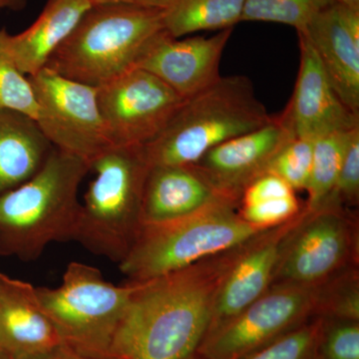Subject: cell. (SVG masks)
Segmentation results:
<instances>
[{
  "instance_id": "obj_1",
  "label": "cell",
  "mask_w": 359,
  "mask_h": 359,
  "mask_svg": "<svg viewBox=\"0 0 359 359\" xmlns=\"http://www.w3.org/2000/svg\"><path fill=\"white\" fill-rule=\"evenodd\" d=\"M245 244L147 282L131 283L134 292L108 359L193 355L209 332L219 285Z\"/></svg>"
},
{
  "instance_id": "obj_2",
  "label": "cell",
  "mask_w": 359,
  "mask_h": 359,
  "mask_svg": "<svg viewBox=\"0 0 359 359\" xmlns=\"http://www.w3.org/2000/svg\"><path fill=\"white\" fill-rule=\"evenodd\" d=\"M90 171L87 161L54 148L39 173L0 196V257L34 261L51 243L73 241Z\"/></svg>"
},
{
  "instance_id": "obj_3",
  "label": "cell",
  "mask_w": 359,
  "mask_h": 359,
  "mask_svg": "<svg viewBox=\"0 0 359 359\" xmlns=\"http://www.w3.org/2000/svg\"><path fill=\"white\" fill-rule=\"evenodd\" d=\"M244 75L221 76L187 98L159 135L143 146L150 167L193 165L211 149L271 121Z\"/></svg>"
},
{
  "instance_id": "obj_4",
  "label": "cell",
  "mask_w": 359,
  "mask_h": 359,
  "mask_svg": "<svg viewBox=\"0 0 359 359\" xmlns=\"http://www.w3.org/2000/svg\"><path fill=\"white\" fill-rule=\"evenodd\" d=\"M165 11L130 4H94L45 68L61 76L100 87L133 69L158 33Z\"/></svg>"
},
{
  "instance_id": "obj_5",
  "label": "cell",
  "mask_w": 359,
  "mask_h": 359,
  "mask_svg": "<svg viewBox=\"0 0 359 359\" xmlns=\"http://www.w3.org/2000/svg\"><path fill=\"white\" fill-rule=\"evenodd\" d=\"M150 169L143 146H110L91 163L90 182L73 241L119 264L138 238Z\"/></svg>"
},
{
  "instance_id": "obj_6",
  "label": "cell",
  "mask_w": 359,
  "mask_h": 359,
  "mask_svg": "<svg viewBox=\"0 0 359 359\" xmlns=\"http://www.w3.org/2000/svg\"><path fill=\"white\" fill-rule=\"evenodd\" d=\"M264 231L247 223L233 204L169 223L144 224L120 271L128 283L147 282L245 244Z\"/></svg>"
},
{
  "instance_id": "obj_7",
  "label": "cell",
  "mask_w": 359,
  "mask_h": 359,
  "mask_svg": "<svg viewBox=\"0 0 359 359\" xmlns=\"http://www.w3.org/2000/svg\"><path fill=\"white\" fill-rule=\"evenodd\" d=\"M134 292L133 283L113 285L98 269L72 262L56 289L36 287L37 297L63 346L92 358L108 353Z\"/></svg>"
},
{
  "instance_id": "obj_8",
  "label": "cell",
  "mask_w": 359,
  "mask_h": 359,
  "mask_svg": "<svg viewBox=\"0 0 359 359\" xmlns=\"http://www.w3.org/2000/svg\"><path fill=\"white\" fill-rule=\"evenodd\" d=\"M359 266L358 214L339 205L304 207L283 240L271 285H320Z\"/></svg>"
},
{
  "instance_id": "obj_9",
  "label": "cell",
  "mask_w": 359,
  "mask_h": 359,
  "mask_svg": "<svg viewBox=\"0 0 359 359\" xmlns=\"http://www.w3.org/2000/svg\"><path fill=\"white\" fill-rule=\"evenodd\" d=\"M320 285H276L208 334L196 351L204 359H243L318 316Z\"/></svg>"
},
{
  "instance_id": "obj_10",
  "label": "cell",
  "mask_w": 359,
  "mask_h": 359,
  "mask_svg": "<svg viewBox=\"0 0 359 359\" xmlns=\"http://www.w3.org/2000/svg\"><path fill=\"white\" fill-rule=\"evenodd\" d=\"M39 114L35 121L57 150L91 164L111 145L97 100V88L43 68L29 76Z\"/></svg>"
},
{
  "instance_id": "obj_11",
  "label": "cell",
  "mask_w": 359,
  "mask_h": 359,
  "mask_svg": "<svg viewBox=\"0 0 359 359\" xmlns=\"http://www.w3.org/2000/svg\"><path fill=\"white\" fill-rule=\"evenodd\" d=\"M112 146H145L166 127L185 99L148 71L133 68L97 87Z\"/></svg>"
},
{
  "instance_id": "obj_12",
  "label": "cell",
  "mask_w": 359,
  "mask_h": 359,
  "mask_svg": "<svg viewBox=\"0 0 359 359\" xmlns=\"http://www.w3.org/2000/svg\"><path fill=\"white\" fill-rule=\"evenodd\" d=\"M233 29L185 39H175L162 30L149 43L135 68L155 75L182 98H190L221 78V59Z\"/></svg>"
},
{
  "instance_id": "obj_13",
  "label": "cell",
  "mask_w": 359,
  "mask_h": 359,
  "mask_svg": "<svg viewBox=\"0 0 359 359\" xmlns=\"http://www.w3.org/2000/svg\"><path fill=\"white\" fill-rule=\"evenodd\" d=\"M294 135L282 114L271 121L211 149L196 167L226 197L240 204L245 187L266 174L269 163Z\"/></svg>"
},
{
  "instance_id": "obj_14",
  "label": "cell",
  "mask_w": 359,
  "mask_h": 359,
  "mask_svg": "<svg viewBox=\"0 0 359 359\" xmlns=\"http://www.w3.org/2000/svg\"><path fill=\"white\" fill-rule=\"evenodd\" d=\"M299 68L294 93L282 113L294 138L316 140L359 126V115L342 102L311 45L299 34Z\"/></svg>"
},
{
  "instance_id": "obj_15",
  "label": "cell",
  "mask_w": 359,
  "mask_h": 359,
  "mask_svg": "<svg viewBox=\"0 0 359 359\" xmlns=\"http://www.w3.org/2000/svg\"><path fill=\"white\" fill-rule=\"evenodd\" d=\"M302 212L287 223L257 233L243 245L217 292L207 335L233 320L269 289L283 240Z\"/></svg>"
},
{
  "instance_id": "obj_16",
  "label": "cell",
  "mask_w": 359,
  "mask_h": 359,
  "mask_svg": "<svg viewBox=\"0 0 359 359\" xmlns=\"http://www.w3.org/2000/svg\"><path fill=\"white\" fill-rule=\"evenodd\" d=\"M297 33L316 51L342 102L359 115V9L334 2Z\"/></svg>"
},
{
  "instance_id": "obj_17",
  "label": "cell",
  "mask_w": 359,
  "mask_h": 359,
  "mask_svg": "<svg viewBox=\"0 0 359 359\" xmlns=\"http://www.w3.org/2000/svg\"><path fill=\"white\" fill-rule=\"evenodd\" d=\"M222 204L240 207L217 190L195 165L153 166L144 186L142 224L169 223Z\"/></svg>"
},
{
  "instance_id": "obj_18",
  "label": "cell",
  "mask_w": 359,
  "mask_h": 359,
  "mask_svg": "<svg viewBox=\"0 0 359 359\" xmlns=\"http://www.w3.org/2000/svg\"><path fill=\"white\" fill-rule=\"evenodd\" d=\"M62 346L36 287L0 273V351L11 359L27 358Z\"/></svg>"
},
{
  "instance_id": "obj_19",
  "label": "cell",
  "mask_w": 359,
  "mask_h": 359,
  "mask_svg": "<svg viewBox=\"0 0 359 359\" xmlns=\"http://www.w3.org/2000/svg\"><path fill=\"white\" fill-rule=\"evenodd\" d=\"M92 6L90 0H47L39 18L25 32L11 35L4 28V46L18 69L28 77L43 69Z\"/></svg>"
},
{
  "instance_id": "obj_20",
  "label": "cell",
  "mask_w": 359,
  "mask_h": 359,
  "mask_svg": "<svg viewBox=\"0 0 359 359\" xmlns=\"http://www.w3.org/2000/svg\"><path fill=\"white\" fill-rule=\"evenodd\" d=\"M53 149L34 119L0 110V196L39 173Z\"/></svg>"
},
{
  "instance_id": "obj_21",
  "label": "cell",
  "mask_w": 359,
  "mask_h": 359,
  "mask_svg": "<svg viewBox=\"0 0 359 359\" xmlns=\"http://www.w3.org/2000/svg\"><path fill=\"white\" fill-rule=\"evenodd\" d=\"M245 0H176L165 11V29L175 39L233 28L242 22Z\"/></svg>"
},
{
  "instance_id": "obj_22",
  "label": "cell",
  "mask_w": 359,
  "mask_h": 359,
  "mask_svg": "<svg viewBox=\"0 0 359 359\" xmlns=\"http://www.w3.org/2000/svg\"><path fill=\"white\" fill-rule=\"evenodd\" d=\"M356 127L349 131L335 132L314 140L313 168L304 207L309 211L320 208L337 183L349 141Z\"/></svg>"
},
{
  "instance_id": "obj_23",
  "label": "cell",
  "mask_w": 359,
  "mask_h": 359,
  "mask_svg": "<svg viewBox=\"0 0 359 359\" xmlns=\"http://www.w3.org/2000/svg\"><path fill=\"white\" fill-rule=\"evenodd\" d=\"M335 0H245L242 21H263L292 26L302 32L316 14Z\"/></svg>"
},
{
  "instance_id": "obj_24",
  "label": "cell",
  "mask_w": 359,
  "mask_h": 359,
  "mask_svg": "<svg viewBox=\"0 0 359 359\" xmlns=\"http://www.w3.org/2000/svg\"><path fill=\"white\" fill-rule=\"evenodd\" d=\"M318 316L359 320V266L321 283Z\"/></svg>"
},
{
  "instance_id": "obj_25",
  "label": "cell",
  "mask_w": 359,
  "mask_h": 359,
  "mask_svg": "<svg viewBox=\"0 0 359 359\" xmlns=\"http://www.w3.org/2000/svg\"><path fill=\"white\" fill-rule=\"evenodd\" d=\"M4 30L0 29V110L15 111L36 120L39 105L32 82L7 52Z\"/></svg>"
},
{
  "instance_id": "obj_26",
  "label": "cell",
  "mask_w": 359,
  "mask_h": 359,
  "mask_svg": "<svg viewBox=\"0 0 359 359\" xmlns=\"http://www.w3.org/2000/svg\"><path fill=\"white\" fill-rule=\"evenodd\" d=\"M314 140L292 138L269 163L266 173L276 175L294 192L306 191L313 168Z\"/></svg>"
},
{
  "instance_id": "obj_27",
  "label": "cell",
  "mask_w": 359,
  "mask_h": 359,
  "mask_svg": "<svg viewBox=\"0 0 359 359\" xmlns=\"http://www.w3.org/2000/svg\"><path fill=\"white\" fill-rule=\"evenodd\" d=\"M320 325V316H314L243 359H316Z\"/></svg>"
},
{
  "instance_id": "obj_28",
  "label": "cell",
  "mask_w": 359,
  "mask_h": 359,
  "mask_svg": "<svg viewBox=\"0 0 359 359\" xmlns=\"http://www.w3.org/2000/svg\"><path fill=\"white\" fill-rule=\"evenodd\" d=\"M316 359H359V320L321 318Z\"/></svg>"
},
{
  "instance_id": "obj_29",
  "label": "cell",
  "mask_w": 359,
  "mask_h": 359,
  "mask_svg": "<svg viewBox=\"0 0 359 359\" xmlns=\"http://www.w3.org/2000/svg\"><path fill=\"white\" fill-rule=\"evenodd\" d=\"M304 205L294 193L256 204L240 205L238 214L255 228L269 230L295 218L302 211Z\"/></svg>"
},
{
  "instance_id": "obj_30",
  "label": "cell",
  "mask_w": 359,
  "mask_h": 359,
  "mask_svg": "<svg viewBox=\"0 0 359 359\" xmlns=\"http://www.w3.org/2000/svg\"><path fill=\"white\" fill-rule=\"evenodd\" d=\"M359 201V128L353 132L342 161L337 183L321 205L358 207ZM320 205V207H321Z\"/></svg>"
},
{
  "instance_id": "obj_31",
  "label": "cell",
  "mask_w": 359,
  "mask_h": 359,
  "mask_svg": "<svg viewBox=\"0 0 359 359\" xmlns=\"http://www.w3.org/2000/svg\"><path fill=\"white\" fill-rule=\"evenodd\" d=\"M292 187L280 177L266 173L257 177L249 184L242 194L240 205H248L263 202V201L285 197L294 194Z\"/></svg>"
},
{
  "instance_id": "obj_32",
  "label": "cell",
  "mask_w": 359,
  "mask_h": 359,
  "mask_svg": "<svg viewBox=\"0 0 359 359\" xmlns=\"http://www.w3.org/2000/svg\"><path fill=\"white\" fill-rule=\"evenodd\" d=\"M18 359H104L92 358L85 354L77 353L66 346H59L46 353L36 354V355L27 356V358Z\"/></svg>"
},
{
  "instance_id": "obj_33",
  "label": "cell",
  "mask_w": 359,
  "mask_h": 359,
  "mask_svg": "<svg viewBox=\"0 0 359 359\" xmlns=\"http://www.w3.org/2000/svg\"><path fill=\"white\" fill-rule=\"evenodd\" d=\"M92 4H130V6L151 7V8L166 9L171 7L176 0H90Z\"/></svg>"
},
{
  "instance_id": "obj_34",
  "label": "cell",
  "mask_w": 359,
  "mask_h": 359,
  "mask_svg": "<svg viewBox=\"0 0 359 359\" xmlns=\"http://www.w3.org/2000/svg\"><path fill=\"white\" fill-rule=\"evenodd\" d=\"M28 0H0V11L9 9V11H20L27 6Z\"/></svg>"
},
{
  "instance_id": "obj_35",
  "label": "cell",
  "mask_w": 359,
  "mask_h": 359,
  "mask_svg": "<svg viewBox=\"0 0 359 359\" xmlns=\"http://www.w3.org/2000/svg\"><path fill=\"white\" fill-rule=\"evenodd\" d=\"M335 1L339 2V4H344V6L359 9V0H335Z\"/></svg>"
},
{
  "instance_id": "obj_36",
  "label": "cell",
  "mask_w": 359,
  "mask_h": 359,
  "mask_svg": "<svg viewBox=\"0 0 359 359\" xmlns=\"http://www.w3.org/2000/svg\"><path fill=\"white\" fill-rule=\"evenodd\" d=\"M186 359H204V358H201L199 354H198L197 353H195L193 354V355L189 356V358H186Z\"/></svg>"
},
{
  "instance_id": "obj_37",
  "label": "cell",
  "mask_w": 359,
  "mask_h": 359,
  "mask_svg": "<svg viewBox=\"0 0 359 359\" xmlns=\"http://www.w3.org/2000/svg\"><path fill=\"white\" fill-rule=\"evenodd\" d=\"M0 359H11L8 358V356L6 355V354L2 353L1 351H0Z\"/></svg>"
}]
</instances>
